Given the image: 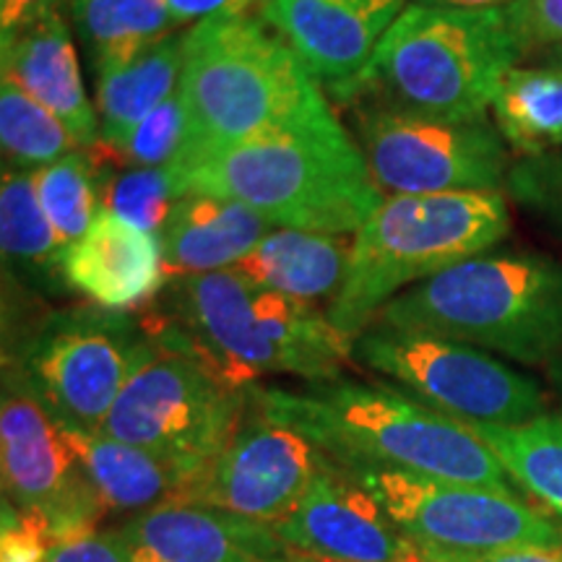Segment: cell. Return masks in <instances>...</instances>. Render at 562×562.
I'll list each match as a JSON object with an SVG mask.
<instances>
[{"label": "cell", "instance_id": "obj_26", "mask_svg": "<svg viewBox=\"0 0 562 562\" xmlns=\"http://www.w3.org/2000/svg\"><path fill=\"white\" fill-rule=\"evenodd\" d=\"M492 123L521 159L562 149V66H516L492 102Z\"/></svg>", "mask_w": 562, "mask_h": 562}, {"label": "cell", "instance_id": "obj_2", "mask_svg": "<svg viewBox=\"0 0 562 562\" xmlns=\"http://www.w3.org/2000/svg\"><path fill=\"white\" fill-rule=\"evenodd\" d=\"M180 94L188 108L186 172L232 146L339 117L326 89L261 13L193 24Z\"/></svg>", "mask_w": 562, "mask_h": 562}, {"label": "cell", "instance_id": "obj_5", "mask_svg": "<svg viewBox=\"0 0 562 562\" xmlns=\"http://www.w3.org/2000/svg\"><path fill=\"white\" fill-rule=\"evenodd\" d=\"M165 318L186 331L216 368L240 383L292 375L334 381L355 362V339L313 302L256 284L237 271L167 281Z\"/></svg>", "mask_w": 562, "mask_h": 562}, {"label": "cell", "instance_id": "obj_22", "mask_svg": "<svg viewBox=\"0 0 562 562\" xmlns=\"http://www.w3.org/2000/svg\"><path fill=\"white\" fill-rule=\"evenodd\" d=\"M70 446L79 453L89 482L108 513L138 516L157 505L178 501L188 480L170 463L159 461L144 448L131 446L102 430H68Z\"/></svg>", "mask_w": 562, "mask_h": 562}, {"label": "cell", "instance_id": "obj_6", "mask_svg": "<svg viewBox=\"0 0 562 562\" xmlns=\"http://www.w3.org/2000/svg\"><path fill=\"white\" fill-rule=\"evenodd\" d=\"M510 232L503 191L385 195L351 237V263L328 318L357 339L385 305L495 248Z\"/></svg>", "mask_w": 562, "mask_h": 562}, {"label": "cell", "instance_id": "obj_29", "mask_svg": "<svg viewBox=\"0 0 562 562\" xmlns=\"http://www.w3.org/2000/svg\"><path fill=\"white\" fill-rule=\"evenodd\" d=\"M0 149H3V167L37 172L81 146L50 110L42 108L13 81L3 79L0 81Z\"/></svg>", "mask_w": 562, "mask_h": 562}, {"label": "cell", "instance_id": "obj_32", "mask_svg": "<svg viewBox=\"0 0 562 562\" xmlns=\"http://www.w3.org/2000/svg\"><path fill=\"white\" fill-rule=\"evenodd\" d=\"M505 19L518 66H562V0H513Z\"/></svg>", "mask_w": 562, "mask_h": 562}, {"label": "cell", "instance_id": "obj_39", "mask_svg": "<svg viewBox=\"0 0 562 562\" xmlns=\"http://www.w3.org/2000/svg\"><path fill=\"white\" fill-rule=\"evenodd\" d=\"M422 5H440V9H467V11H487V9H505L513 0H412Z\"/></svg>", "mask_w": 562, "mask_h": 562}, {"label": "cell", "instance_id": "obj_40", "mask_svg": "<svg viewBox=\"0 0 562 562\" xmlns=\"http://www.w3.org/2000/svg\"><path fill=\"white\" fill-rule=\"evenodd\" d=\"M294 562H321V560H311V558H305V554L297 552V558H294Z\"/></svg>", "mask_w": 562, "mask_h": 562}, {"label": "cell", "instance_id": "obj_9", "mask_svg": "<svg viewBox=\"0 0 562 562\" xmlns=\"http://www.w3.org/2000/svg\"><path fill=\"white\" fill-rule=\"evenodd\" d=\"M149 351L151 336L144 321L83 305L40 318L13 351H5L3 364L24 378L60 427L102 430Z\"/></svg>", "mask_w": 562, "mask_h": 562}, {"label": "cell", "instance_id": "obj_27", "mask_svg": "<svg viewBox=\"0 0 562 562\" xmlns=\"http://www.w3.org/2000/svg\"><path fill=\"white\" fill-rule=\"evenodd\" d=\"M469 427L497 456L518 487L529 492L547 513L562 516V417L544 414L524 425Z\"/></svg>", "mask_w": 562, "mask_h": 562}, {"label": "cell", "instance_id": "obj_31", "mask_svg": "<svg viewBox=\"0 0 562 562\" xmlns=\"http://www.w3.org/2000/svg\"><path fill=\"white\" fill-rule=\"evenodd\" d=\"M188 149V108L182 94H172L146 115L123 144L102 161H115L125 167H170L182 165Z\"/></svg>", "mask_w": 562, "mask_h": 562}, {"label": "cell", "instance_id": "obj_28", "mask_svg": "<svg viewBox=\"0 0 562 562\" xmlns=\"http://www.w3.org/2000/svg\"><path fill=\"white\" fill-rule=\"evenodd\" d=\"M100 167L102 159L94 151L76 149L34 172L40 203L63 250L79 243L102 211Z\"/></svg>", "mask_w": 562, "mask_h": 562}, {"label": "cell", "instance_id": "obj_33", "mask_svg": "<svg viewBox=\"0 0 562 562\" xmlns=\"http://www.w3.org/2000/svg\"><path fill=\"white\" fill-rule=\"evenodd\" d=\"M508 182L516 199L537 209L544 220L562 229V149L544 157L521 159L510 170Z\"/></svg>", "mask_w": 562, "mask_h": 562}, {"label": "cell", "instance_id": "obj_37", "mask_svg": "<svg viewBox=\"0 0 562 562\" xmlns=\"http://www.w3.org/2000/svg\"><path fill=\"white\" fill-rule=\"evenodd\" d=\"M422 562H562L552 550H505V552H451L438 547H419Z\"/></svg>", "mask_w": 562, "mask_h": 562}, {"label": "cell", "instance_id": "obj_34", "mask_svg": "<svg viewBox=\"0 0 562 562\" xmlns=\"http://www.w3.org/2000/svg\"><path fill=\"white\" fill-rule=\"evenodd\" d=\"M53 542L37 524L24 513L3 501V542H0V562H47Z\"/></svg>", "mask_w": 562, "mask_h": 562}, {"label": "cell", "instance_id": "obj_14", "mask_svg": "<svg viewBox=\"0 0 562 562\" xmlns=\"http://www.w3.org/2000/svg\"><path fill=\"white\" fill-rule=\"evenodd\" d=\"M321 461V448L271 417L250 391L240 427L222 453L182 487L178 501L273 526L297 508Z\"/></svg>", "mask_w": 562, "mask_h": 562}, {"label": "cell", "instance_id": "obj_19", "mask_svg": "<svg viewBox=\"0 0 562 562\" xmlns=\"http://www.w3.org/2000/svg\"><path fill=\"white\" fill-rule=\"evenodd\" d=\"M0 68L3 79L50 110L81 149H94L100 140V117L83 83L79 50L66 13H45L0 40Z\"/></svg>", "mask_w": 562, "mask_h": 562}, {"label": "cell", "instance_id": "obj_4", "mask_svg": "<svg viewBox=\"0 0 562 562\" xmlns=\"http://www.w3.org/2000/svg\"><path fill=\"white\" fill-rule=\"evenodd\" d=\"M191 193L224 195L273 227L357 235L385 201L339 117L248 140L188 170Z\"/></svg>", "mask_w": 562, "mask_h": 562}, {"label": "cell", "instance_id": "obj_13", "mask_svg": "<svg viewBox=\"0 0 562 562\" xmlns=\"http://www.w3.org/2000/svg\"><path fill=\"white\" fill-rule=\"evenodd\" d=\"M0 472L3 501L53 544L97 531L108 516L68 435L11 364L0 393Z\"/></svg>", "mask_w": 562, "mask_h": 562}, {"label": "cell", "instance_id": "obj_35", "mask_svg": "<svg viewBox=\"0 0 562 562\" xmlns=\"http://www.w3.org/2000/svg\"><path fill=\"white\" fill-rule=\"evenodd\" d=\"M47 562H131L115 529H97L81 537L55 542Z\"/></svg>", "mask_w": 562, "mask_h": 562}, {"label": "cell", "instance_id": "obj_38", "mask_svg": "<svg viewBox=\"0 0 562 562\" xmlns=\"http://www.w3.org/2000/svg\"><path fill=\"white\" fill-rule=\"evenodd\" d=\"M66 5L68 0H0V40L11 37L45 13L63 11Z\"/></svg>", "mask_w": 562, "mask_h": 562}, {"label": "cell", "instance_id": "obj_11", "mask_svg": "<svg viewBox=\"0 0 562 562\" xmlns=\"http://www.w3.org/2000/svg\"><path fill=\"white\" fill-rule=\"evenodd\" d=\"M341 112L383 195L503 191L510 178V149L490 117L442 121L375 104Z\"/></svg>", "mask_w": 562, "mask_h": 562}, {"label": "cell", "instance_id": "obj_30", "mask_svg": "<svg viewBox=\"0 0 562 562\" xmlns=\"http://www.w3.org/2000/svg\"><path fill=\"white\" fill-rule=\"evenodd\" d=\"M191 193L188 172L170 167H125L102 178V209L159 237L175 203Z\"/></svg>", "mask_w": 562, "mask_h": 562}, {"label": "cell", "instance_id": "obj_16", "mask_svg": "<svg viewBox=\"0 0 562 562\" xmlns=\"http://www.w3.org/2000/svg\"><path fill=\"white\" fill-rule=\"evenodd\" d=\"M131 562H294L271 524L206 505L165 503L115 526Z\"/></svg>", "mask_w": 562, "mask_h": 562}, {"label": "cell", "instance_id": "obj_3", "mask_svg": "<svg viewBox=\"0 0 562 562\" xmlns=\"http://www.w3.org/2000/svg\"><path fill=\"white\" fill-rule=\"evenodd\" d=\"M516 66L505 9L409 3L368 66L326 94L339 110L375 104L442 121H484Z\"/></svg>", "mask_w": 562, "mask_h": 562}, {"label": "cell", "instance_id": "obj_7", "mask_svg": "<svg viewBox=\"0 0 562 562\" xmlns=\"http://www.w3.org/2000/svg\"><path fill=\"white\" fill-rule=\"evenodd\" d=\"M375 323L521 364L552 362L562 355V263L539 252H484L398 294Z\"/></svg>", "mask_w": 562, "mask_h": 562}, {"label": "cell", "instance_id": "obj_15", "mask_svg": "<svg viewBox=\"0 0 562 562\" xmlns=\"http://www.w3.org/2000/svg\"><path fill=\"white\" fill-rule=\"evenodd\" d=\"M273 531L290 550L321 562H422L419 547L375 495L328 453L311 490Z\"/></svg>", "mask_w": 562, "mask_h": 562}, {"label": "cell", "instance_id": "obj_24", "mask_svg": "<svg viewBox=\"0 0 562 562\" xmlns=\"http://www.w3.org/2000/svg\"><path fill=\"white\" fill-rule=\"evenodd\" d=\"M66 9L94 81L180 32L167 0H68Z\"/></svg>", "mask_w": 562, "mask_h": 562}, {"label": "cell", "instance_id": "obj_20", "mask_svg": "<svg viewBox=\"0 0 562 562\" xmlns=\"http://www.w3.org/2000/svg\"><path fill=\"white\" fill-rule=\"evenodd\" d=\"M271 229L266 216L240 201L188 193L157 237L167 281L237 269Z\"/></svg>", "mask_w": 562, "mask_h": 562}, {"label": "cell", "instance_id": "obj_25", "mask_svg": "<svg viewBox=\"0 0 562 562\" xmlns=\"http://www.w3.org/2000/svg\"><path fill=\"white\" fill-rule=\"evenodd\" d=\"M0 250L5 277L26 290L63 292V248L45 209H42L34 172L3 167L0 182Z\"/></svg>", "mask_w": 562, "mask_h": 562}, {"label": "cell", "instance_id": "obj_23", "mask_svg": "<svg viewBox=\"0 0 562 562\" xmlns=\"http://www.w3.org/2000/svg\"><path fill=\"white\" fill-rule=\"evenodd\" d=\"M182 55H186V32H175L138 58L94 81L100 140L91 151L97 157L108 159L146 115L178 94Z\"/></svg>", "mask_w": 562, "mask_h": 562}, {"label": "cell", "instance_id": "obj_18", "mask_svg": "<svg viewBox=\"0 0 562 562\" xmlns=\"http://www.w3.org/2000/svg\"><path fill=\"white\" fill-rule=\"evenodd\" d=\"M63 279L91 305L131 313L157 297L167 269L157 237L102 209L87 235L63 250Z\"/></svg>", "mask_w": 562, "mask_h": 562}, {"label": "cell", "instance_id": "obj_8", "mask_svg": "<svg viewBox=\"0 0 562 562\" xmlns=\"http://www.w3.org/2000/svg\"><path fill=\"white\" fill-rule=\"evenodd\" d=\"M144 326L151 351L125 383L102 432L144 448L191 482L240 427L252 383L216 368L165 315Z\"/></svg>", "mask_w": 562, "mask_h": 562}, {"label": "cell", "instance_id": "obj_1", "mask_svg": "<svg viewBox=\"0 0 562 562\" xmlns=\"http://www.w3.org/2000/svg\"><path fill=\"white\" fill-rule=\"evenodd\" d=\"M252 393L271 417L341 463L516 492L503 463L472 427L396 385L341 375L302 389L256 383Z\"/></svg>", "mask_w": 562, "mask_h": 562}, {"label": "cell", "instance_id": "obj_17", "mask_svg": "<svg viewBox=\"0 0 562 562\" xmlns=\"http://www.w3.org/2000/svg\"><path fill=\"white\" fill-rule=\"evenodd\" d=\"M412 0H271L261 16L297 53L323 89L368 66Z\"/></svg>", "mask_w": 562, "mask_h": 562}, {"label": "cell", "instance_id": "obj_21", "mask_svg": "<svg viewBox=\"0 0 562 562\" xmlns=\"http://www.w3.org/2000/svg\"><path fill=\"white\" fill-rule=\"evenodd\" d=\"M349 263V235L273 227L261 245L232 271L302 302L318 305L326 300L331 305L347 281Z\"/></svg>", "mask_w": 562, "mask_h": 562}, {"label": "cell", "instance_id": "obj_36", "mask_svg": "<svg viewBox=\"0 0 562 562\" xmlns=\"http://www.w3.org/2000/svg\"><path fill=\"white\" fill-rule=\"evenodd\" d=\"M269 3L271 0H167L180 30L186 24H201L206 19L252 16V13H263Z\"/></svg>", "mask_w": 562, "mask_h": 562}, {"label": "cell", "instance_id": "obj_10", "mask_svg": "<svg viewBox=\"0 0 562 562\" xmlns=\"http://www.w3.org/2000/svg\"><path fill=\"white\" fill-rule=\"evenodd\" d=\"M355 362L467 425H524L547 414L542 385L472 344L372 323Z\"/></svg>", "mask_w": 562, "mask_h": 562}, {"label": "cell", "instance_id": "obj_12", "mask_svg": "<svg viewBox=\"0 0 562 562\" xmlns=\"http://www.w3.org/2000/svg\"><path fill=\"white\" fill-rule=\"evenodd\" d=\"M341 463V461H339ZM417 547L451 552H562V524L516 492L341 463Z\"/></svg>", "mask_w": 562, "mask_h": 562}]
</instances>
